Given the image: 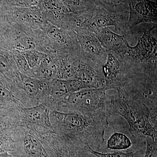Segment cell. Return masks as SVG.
Returning a JSON list of instances; mask_svg holds the SVG:
<instances>
[{
    "label": "cell",
    "mask_w": 157,
    "mask_h": 157,
    "mask_svg": "<svg viewBox=\"0 0 157 157\" xmlns=\"http://www.w3.org/2000/svg\"><path fill=\"white\" fill-rule=\"evenodd\" d=\"M105 89L117 90L127 83L128 74L122 57L113 52H107L106 63L102 67Z\"/></svg>",
    "instance_id": "12"
},
{
    "label": "cell",
    "mask_w": 157,
    "mask_h": 157,
    "mask_svg": "<svg viewBox=\"0 0 157 157\" xmlns=\"http://www.w3.org/2000/svg\"><path fill=\"white\" fill-rule=\"evenodd\" d=\"M6 12L8 19L38 32H42L47 22L38 5L30 7L10 6Z\"/></svg>",
    "instance_id": "15"
},
{
    "label": "cell",
    "mask_w": 157,
    "mask_h": 157,
    "mask_svg": "<svg viewBox=\"0 0 157 157\" xmlns=\"http://www.w3.org/2000/svg\"><path fill=\"white\" fill-rule=\"evenodd\" d=\"M83 89L86 88L77 79H54L51 82L48 100L45 105L51 111L54 110L58 102L65 96Z\"/></svg>",
    "instance_id": "18"
},
{
    "label": "cell",
    "mask_w": 157,
    "mask_h": 157,
    "mask_svg": "<svg viewBox=\"0 0 157 157\" xmlns=\"http://www.w3.org/2000/svg\"><path fill=\"white\" fill-rule=\"evenodd\" d=\"M9 5L17 7H30L36 6L39 0H7Z\"/></svg>",
    "instance_id": "31"
},
{
    "label": "cell",
    "mask_w": 157,
    "mask_h": 157,
    "mask_svg": "<svg viewBox=\"0 0 157 157\" xmlns=\"http://www.w3.org/2000/svg\"><path fill=\"white\" fill-rule=\"evenodd\" d=\"M157 27L154 24L150 29H143L137 35V44L129 45L122 56L126 69L128 81L137 78L157 79V42L152 32Z\"/></svg>",
    "instance_id": "3"
},
{
    "label": "cell",
    "mask_w": 157,
    "mask_h": 157,
    "mask_svg": "<svg viewBox=\"0 0 157 157\" xmlns=\"http://www.w3.org/2000/svg\"><path fill=\"white\" fill-rule=\"evenodd\" d=\"M102 67L82 54L76 65L74 79L80 81L86 88H104Z\"/></svg>",
    "instance_id": "17"
},
{
    "label": "cell",
    "mask_w": 157,
    "mask_h": 157,
    "mask_svg": "<svg viewBox=\"0 0 157 157\" xmlns=\"http://www.w3.org/2000/svg\"><path fill=\"white\" fill-rule=\"evenodd\" d=\"M111 96V112L125 120L131 135L139 139L149 137L157 140V115L142 102L129 95L124 88Z\"/></svg>",
    "instance_id": "2"
},
{
    "label": "cell",
    "mask_w": 157,
    "mask_h": 157,
    "mask_svg": "<svg viewBox=\"0 0 157 157\" xmlns=\"http://www.w3.org/2000/svg\"><path fill=\"white\" fill-rule=\"evenodd\" d=\"M157 80L151 79L129 80L123 87L133 98L146 105L157 115Z\"/></svg>",
    "instance_id": "13"
},
{
    "label": "cell",
    "mask_w": 157,
    "mask_h": 157,
    "mask_svg": "<svg viewBox=\"0 0 157 157\" xmlns=\"http://www.w3.org/2000/svg\"><path fill=\"white\" fill-rule=\"evenodd\" d=\"M51 110L44 104L31 107H24L20 110L21 124L39 137L50 132H54L50 120Z\"/></svg>",
    "instance_id": "11"
},
{
    "label": "cell",
    "mask_w": 157,
    "mask_h": 157,
    "mask_svg": "<svg viewBox=\"0 0 157 157\" xmlns=\"http://www.w3.org/2000/svg\"><path fill=\"white\" fill-rule=\"evenodd\" d=\"M5 44L7 50L24 52L36 50L45 53L41 45V32L28 28L7 18Z\"/></svg>",
    "instance_id": "7"
},
{
    "label": "cell",
    "mask_w": 157,
    "mask_h": 157,
    "mask_svg": "<svg viewBox=\"0 0 157 157\" xmlns=\"http://www.w3.org/2000/svg\"><path fill=\"white\" fill-rule=\"evenodd\" d=\"M144 157H157V140L146 138V148Z\"/></svg>",
    "instance_id": "30"
},
{
    "label": "cell",
    "mask_w": 157,
    "mask_h": 157,
    "mask_svg": "<svg viewBox=\"0 0 157 157\" xmlns=\"http://www.w3.org/2000/svg\"><path fill=\"white\" fill-rule=\"evenodd\" d=\"M11 52L20 73L29 77L35 78L34 70L30 67L25 57L21 52L17 51H12Z\"/></svg>",
    "instance_id": "27"
},
{
    "label": "cell",
    "mask_w": 157,
    "mask_h": 157,
    "mask_svg": "<svg viewBox=\"0 0 157 157\" xmlns=\"http://www.w3.org/2000/svg\"><path fill=\"white\" fill-rule=\"evenodd\" d=\"M82 55L91 61L103 66L106 63L107 52L93 32L86 28L75 32Z\"/></svg>",
    "instance_id": "16"
},
{
    "label": "cell",
    "mask_w": 157,
    "mask_h": 157,
    "mask_svg": "<svg viewBox=\"0 0 157 157\" xmlns=\"http://www.w3.org/2000/svg\"><path fill=\"white\" fill-rule=\"evenodd\" d=\"M77 14L79 24L78 29L86 28L93 32L97 29L113 26L117 32L126 36H130L127 29L129 14L113 13L95 6L92 9Z\"/></svg>",
    "instance_id": "6"
},
{
    "label": "cell",
    "mask_w": 157,
    "mask_h": 157,
    "mask_svg": "<svg viewBox=\"0 0 157 157\" xmlns=\"http://www.w3.org/2000/svg\"><path fill=\"white\" fill-rule=\"evenodd\" d=\"M0 157H14L13 155L11 154L9 152H6L2 153L0 154Z\"/></svg>",
    "instance_id": "32"
},
{
    "label": "cell",
    "mask_w": 157,
    "mask_h": 157,
    "mask_svg": "<svg viewBox=\"0 0 157 157\" xmlns=\"http://www.w3.org/2000/svg\"><path fill=\"white\" fill-rule=\"evenodd\" d=\"M39 6L47 22L59 28L76 31V14L70 12L60 0H40Z\"/></svg>",
    "instance_id": "10"
},
{
    "label": "cell",
    "mask_w": 157,
    "mask_h": 157,
    "mask_svg": "<svg viewBox=\"0 0 157 157\" xmlns=\"http://www.w3.org/2000/svg\"><path fill=\"white\" fill-rule=\"evenodd\" d=\"M151 1H154V2H157V0H151Z\"/></svg>",
    "instance_id": "33"
},
{
    "label": "cell",
    "mask_w": 157,
    "mask_h": 157,
    "mask_svg": "<svg viewBox=\"0 0 157 157\" xmlns=\"http://www.w3.org/2000/svg\"><path fill=\"white\" fill-rule=\"evenodd\" d=\"M96 6L110 12L129 14V0H91Z\"/></svg>",
    "instance_id": "24"
},
{
    "label": "cell",
    "mask_w": 157,
    "mask_h": 157,
    "mask_svg": "<svg viewBox=\"0 0 157 157\" xmlns=\"http://www.w3.org/2000/svg\"><path fill=\"white\" fill-rule=\"evenodd\" d=\"M41 45L46 54L58 56L82 55L76 33L59 28L48 22L39 35Z\"/></svg>",
    "instance_id": "5"
},
{
    "label": "cell",
    "mask_w": 157,
    "mask_h": 157,
    "mask_svg": "<svg viewBox=\"0 0 157 157\" xmlns=\"http://www.w3.org/2000/svg\"><path fill=\"white\" fill-rule=\"evenodd\" d=\"M58 67V56L47 54L36 68L34 69L35 78L45 80L56 79Z\"/></svg>",
    "instance_id": "21"
},
{
    "label": "cell",
    "mask_w": 157,
    "mask_h": 157,
    "mask_svg": "<svg viewBox=\"0 0 157 157\" xmlns=\"http://www.w3.org/2000/svg\"><path fill=\"white\" fill-rule=\"evenodd\" d=\"M39 138L51 157H98L89 151V146L54 132L41 135Z\"/></svg>",
    "instance_id": "8"
},
{
    "label": "cell",
    "mask_w": 157,
    "mask_h": 157,
    "mask_svg": "<svg viewBox=\"0 0 157 157\" xmlns=\"http://www.w3.org/2000/svg\"><path fill=\"white\" fill-rule=\"evenodd\" d=\"M104 88L83 89L68 94L56 105L54 110L73 112L90 116L113 115L111 96Z\"/></svg>",
    "instance_id": "4"
},
{
    "label": "cell",
    "mask_w": 157,
    "mask_h": 157,
    "mask_svg": "<svg viewBox=\"0 0 157 157\" xmlns=\"http://www.w3.org/2000/svg\"><path fill=\"white\" fill-rule=\"evenodd\" d=\"M93 32L107 52H113L121 56L127 52L129 45L125 36L116 33L109 27L97 29Z\"/></svg>",
    "instance_id": "19"
},
{
    "label": "cell",
    "mask_w": 157,
    "mask_h": 157,
    "mask_svg": "<svg viewBox=\"0 0 157 157\" xmlns=\"http://www.w3.org/2000/svg\"><path fill=\"white\" fill-rule=\"evenodd\" d=\"M12 136L15 149L10 153L14 157H51L39 137L29 129L17 127L13 130Z\"/></svg>",
    "instance_id": "9"
},
{
    "label": "cell",
    "mask_w": 157,
    "mask_h": 157,
    "mask_svg": "<svg viewBox=\"0 0 157 157\" xmlns=\"http://www.w3.org/2000/svg\"><path fill=\"white\" fill-rule=\"evenodd\" d=\"M25 56L30 67L34 70L39 65L47 54L36 50L21 52Z\"/></svg>",
    "instance_id": "29"
},
{
    "label": "cell",
    "mask_w": 157,
    "mask_h": 157,
    "mask_svg": "<svg viewBox=\"0 0 157 157\" xmlns=\"http://www.w3.org/2000/svg\"><path fill=\"white\" fill-rule=\"evenodd\" d=\"M14 130L6 131L3 134H0V154L6 152L11 153L15 149V142L12 136Z\"/></svg>",
    "instance_id": "28"
},
{
    "label": "cell",
    "mask_w": 157,
    "mask_h": 157,
    "mask_svg": "<svg viewBox=\"0 0 157 157\" xmlns=\"http://www.w3.org/2000/svg\"><path fill=\"white\" fill-rule=\"evenodd\" d=\"M144 23L157 24V2L129 0L127 29L130 36H132V29L134 27Z\"/></svg>",
    "instance_id": "14"
},
{
    "label": "cell",
    "mask_w": 157,
    "mask_h": 157,
    "mask_svg": "<svg viewBox=\"0 0 157 157\" xmlns=\"http://www.w3.org/2000/svg\"><path fill=\"white\" fill-rule=\"evenodd\" d=\"M146 146V140L132 139L123 133L116 132L109 138L107 148L114 151H127Z\"/></svg>",
    "instance_id": "20"
},
{
    "label": "cell",
    "mask_w": 157,
    "mask_h": 157,
    "mask_svg": "<svg viewBox=\"0 0 157 157\" xmlns=\"http://www.w3.org/2000/svg\"><path fill=\"white\" fill-rule=\"evenodd\" d=\"M50 120L57 134L89 146L99 151L105 142L109 118L105 116H90L73 112L50 111Z\"/></svg>",
    "instance_id": "1"
},
{
    "label": "cell",
    "mask_w": 157,
    "mask_h": 157,
    "mask_svg": "<svg viewBox=\"0 0 157 157\" xmlns=\"http://www.w3.org/2000/svg\"><path fill=\"white\" fill-rule=\"evenodd\" d=\"M81 55L58 56V67L56 78L63 80L74 79L77 62Z\"/></svg>",
    "instance_id": "22"
},
{
    "label": "cell",
    "mask_w": 157,
    "mask_h": 157,
    "mask_svg": "<svg viewBox=\"0 0 157 157\" xmlns=\"http://www.w3.org/2000/svg\"><path fill=\"white\" fill-rule=\"evenodd\" d=\"M145 148L146 146L129 151H114L110 153L96 151L90 147H89V150L98 157H144Z\"/></svg>",
    "instance_id": "26"
},
{
    "label": "cell",
    "mask_w": 157,
    "mask_h": 157,
    "mask_svg": "<svg viewBox=\"0 0 157 157\" xmlns=\"http://www.w3.org/2000/svg\"><path fill=\"white\" fill-rule=\"evenodd\" d=\"M69 11L78 14L92 9L96 5L91 0H60Z\"/></svg>",
    "instance_id": "25"
},
{
    "label": "cell",
    "mask_w": 157,
    "mask_h": 157,
    "mask_svg": "<svg viewBox=\"0 0 157 157\" xmlns=\"http://www.w3.org/2000/svg\"><path fill=\"white\" fill-rule=\"evenodd\" d=\"M1 128H2V126H1V125H0V130H1Z\"/></svg>",
    "instance_id": "34"
},
{
    "label": "cell",
    "mask_w": 157,
    "mask_h": 157,
    "mask_svg": "<svg viewBox=\"0 0 157 157\" xmlns=\"http://www.w3.org/2000/svg\"><path fill=\"white\" fill-rule=\"evenodd\" d=\"M0 72L13 80L19 74L14 56L10 51H0Z\"/></svg>",
    "instance_id": "23"
}]
</instances>
